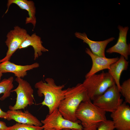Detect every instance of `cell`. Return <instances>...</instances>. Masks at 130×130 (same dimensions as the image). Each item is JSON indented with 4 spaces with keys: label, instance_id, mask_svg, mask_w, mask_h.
I'll return each instance as SVG.
<instances>
[{
    "label": "cell",
    "instance_id": "obj_1",
    "mask_svg": "<svg viewBox=\"0 0 130 130\" xmlns=\"http://www.w3.org/2000/svg\"><path fill=\"white\" fill-rule=\"evenodd\" d=\"M90 99L86 89L81 83L65 90L64 98L58 109L65 118L73 122L80 121L76 116V111L82 102Z\"/></svg>",
    "mask_w": 130,
    "mask_h": 130
},
{
    "label": "cell",
    "instance_id": "obj_2",
    "mask_svg": "<svg viewBox=\"0 0 130 130\" xmlns=\"http://www.w3.org/2000/svg\"><path fill=\"white\" fill-rule=\"evenodd\" d=\"M34 87L37 89L38 96L44 97L41 104L48 108L49 114L58 108L64 98L65 90L63 89L64 85H57L52 78H46L45 81L41 80L36 83Z\"/></svg>",
    "mask_w": 130,
    "mask_h": 130
},
{
    "label": "cell",
    "instance_id": "obj_3",
    "mask_svg": "<svg viewBox=\"0 0 130 130\" xmlns=\"http://www.w3.org/2000/svg\"><path fill=\"white\" fill-rule=\"evenodd\" d=\"M105 113L89 99L80 104L76 116L81 123L83 130H96L100 123L107 120Z\"/></svg>",
    "mask_w": 130,
    "mask_h": 130
},
{
    "label": "cell",
    "instance_id": "obj_4",
    "mask_svg": "<svg viewBox=\"0 0 130 130\" xmlns=\"http://www.w3.org/2000/svg\"><path fill=\"white\" fill-rule=\"evenodd\" d=\"M82 84L86 89L91 101L102 94L109 88L115 84L110 73L104 72L85 78Z\"/></svg>",
    "mask_w": 130,
    "mask_h": 130
},
{
    "label": "cell",
    "instance_id": "obj_5",
    "mask_svg": "<svg viewBox=\"0 0 130 130\" xmlns=\"http://www.w3.org/2000/svg\"><path fill=\"white\" fill-rule=\"evenodd\" d=\"M119 90L116 84L109 88L102 94L93 100L95 105L105 112L112 113L123 103Z\"/></svg>",
    "mask_w": 130,
    "mask_h": 130
},
{
    "label": "cell",
    "instance_id": "obj_6",
    "mask_svg": "<svg viewBox=\"0 0 130 130\" xmlns=\"http://www.w3.org/2000/svg\"><path fill=\"white\" fill-rule=\"evenodd\" d=\"M15 80L18 85L11 92L16 93V101L13 106L10 105L9 108L10 110L24 109L28 106H30L34 104L33 90L30 84L22 78L16 77Z\"/></svg>",
    "mask_w": 130,
    "mask_h": 130
},
{
    "label": "cell",
    "instance_id": "obj_7",
    "mask_svg": "<svg viewBox=\"0 0 130 130\" xmlns=\"http://www.w3.org/2000/svg\"><path fill=\"white\" fill-rule=\"evenodd\" d=\"M44 129L61 130L65 128L76 129L83 130L81 124L78 122H73L65 118L58 108L46 116L41 121Z\"/></svg>",
    "mask_w": 130,
    "mask_h": 130
},
{
    "label": "cell",
    "instance_id": "obj_8",
    "mask_svg": "<svg viewBox=\"0 0 130 130\" xmlns=\"http://www.w3.org/2000/svg\"><path fill=\"white\" fill-rule=\"evenodd\" d=\"M26 30L18 26L14 27L7 34L5 42L8 48L5 56L0 59V63L9 61L13 54L19 49L27 34Z\"/></svg>",
    "mask_w": 130,
    "mask_h": 130
},
{
    "label": "cell",
    "instance_id": "obj_9",
    "mask_svg": "<svg viewBox=\"0 0 130 130\" xmlns=\"http://www.w3.org/2000/svg\"><path fill=\"white\" fill-rule=\"evenodd\" d=\"M126 103H122L110 114L117 130H130V107Z\"/></svg>",
    "mask_w": 130,
    "mask_h": 130
},
{
    "label": "cell",
    "instance_id": "obj_10",
    "mask_svg": "<svg viewBox=\"0 0 130 130\" xmlns=\"http://www.w3.org/2000/svg\"><path fill=\"white\" fill-rule=\"evenodd\" d=\"M85 52L90 57L92 62L91 68L85 75V78L96 74L101 70L105 69L109 70L110 65L119 59L118 57L109 58L98 56L93 54L91 50L87 48H86Z\"/></svg>",
    "mask_w": 130,
    "mask_h": 130
},
{
    "label": "cell",
    "instance_id": "obj_11",
    "mask_svg": "<svg viewBox=\"0 0 130 130\" xmlns=\"http://www.w3.org/2000/svg\"><path fill=\"white\" fill-rule=\"evenodd\" d=\"M118 28L119 31L118 38L116 44L108 48L106 52L109 53L116 52L120 54L127 60L128 56L130 54V44H127L126 37L129 28L128 26L119 25Z\"/></svg>",
    "mask_w": 130,
    "mask_h": 130
},
{
    "label": "cell",
    "instance_id": "obj_12",
    "mask_svg": "<svg viewBox=\"0 0 130 130\" xmlns=\"http://www.w3.org/2000/svg\"><path fill=\"white\" fill-rule=\"evenodd\" d=\"M77 38L82 40L83 42L87 44L92 52L98 56L105 57V51L107 44L115 39L113 37L102 41H95L89 39L85 32H76L75 34Z\"/></svg>",
    "mask_w": 130,
    "mask_h": 130
},
{
    "label": "cell",
    "instance_id": "obj_13",
    "mask_svg": "<svg viewBox=\"0 0 130 130\" xmlns=\"http://www.w3.org/2000/svg\"><path fill=\"white\" fill-rule=\"evenodd\" d=\"M37 62L30 65H19L7 61L0 63V71L3 73L7 72L14 74L17 77H24L27 75V71L39 66Z\"/></svg>",
    "mask_w": 130,
    "mask_h": 130
},
{
    "label": "cell",
    "instance_id": "obj_14",
    "mask_svg": "<svg viewBox=\"0 0 130 130\" xmlns=\"http://www.w3.org/2000/svg\"><path fill=\"white\" fill-rule=\"evenodd\" d=\"M6 112L7 114L6 119L8 121L13 120L20 123L42 126L41 122L28 110L23 112L20 110H9Z\"/></svg>",
    "mask_w": 130,
    "mask_h": 130
},
{
    "label": "cell",
    "instance_id": "obj_15",
    "mask_svg": "<svg viewBox=\"0 0 130 130\" xmlns=\"http://www.w3.org/2000/svg\"><path fill=\"white\" fill-rule=\"evenodd\" d=\"M12 4H15L22 9L27 11L29 17L26 19V24L31 23L34 28L36 22V7L34 2L32 0H8L7 4V9L5 13H7L10 6Z\"/></svg>",
    "mask_w": 130,
    "mask_h": 130
},
{
    "label": "cell",
    "instance_id": "obj_16",
    "mask_svg": "<svg viewBox=\"0 0 130 130\" xmlns=\"http://www.w3.org/2000/svg\"><path fill=\"white\" fill-rule=\"evenodd\" d=\"M42 43L41 37L37 35L35 33L31 35L27 33L19 49L27 48L29 46H32L34 51V59L36 60L42 55L43 52L49 51L48 49L43 46Z\"/></svg>",
    "mask_w": 130,
    "mask_h": 130
},
{
    "label": "cell",
    "instance_id": "obj_17",
    "mask_svg": "<svg viewBox=\"0 0 130 130\" xmlns=\"http://www.w3.org/2000/svg\"><path fill=\"white\" fill-rule=\"evenodd\" d=\"M129 63L123 56H121L117 61L110 65L108 70V72L113 78L119 91L121 86L120 83V76L122 72L127 69Z\"/></svg>",
    "mask_w": 130,
    "mask_h": 130
},
{
    "label": "cell",
    "instance_id": "obj_18",
    "mask_svg": "<svg viewBox=\"0 0 130 130\" xmlns=\"http://www.w3.org/2000/svg\"><path fill=\"white\" fill-rule=\"evenodd\" d=\"M13 77L11 76L8 78H5L0 82V94L3 95L0 100H3L9 97L11 91L13 88Z\"/></svg>",
    "mask_w": 130,
    "mask_h": 130
},
{
    "label": "cell",
    "instance_id": "obj_19",
    "mask_svg": "<svg viewBox=\"0 0 130 130\" xmlns=\"http://www.w3.org/2000/svg\"><path fill=\"white\" fill-rule=\"evenodd\" d=\"M120 92L124 98L125 102L130 104V79L124 81L121 85Z\"/></svg>",
    "mask_w": 130,
    "mask_h": 130
},
{
    "label": "cell",
    "instance_id": "obj_20",
    "mask_svg": "<svg viewBox=\"0 0 130 130\" xmlns=\"http://www.w3.org/2000/svg\"><path fill=\"white\" fill-rule=\"evenodd\" d=\"M43 129L42 126H36L17 123L12 126L8 127V130H42Z\"/></svg>",
    "mask_w": 130,
    "mask_h": 130
},
{
    "label": "cell",
    "instance_id": "obj_21",
    "mask_svg": "<svg viewBox=\"0 0 130 130\" xmlns=\"http://www.w3.org/2000/svg\"><path fill=\"white\" fill-rule=\"evenodd\" d=\"M115 129L112 121L107 120L100 123L96 130H114Z\"/></svg>",
    "mask_w": 130,
    "mask_h": 130
},
{
    "label": "cell",
    "instance_id": "obj_22",
    "mask_svg": "<svg viewBox=\"0 0 130 130\" xmlns=\"http://www.w3.org/2000/svg\"><path fill=\"white\" fill-rule=\"evenodd\" d=\"M8 127L6 126L5 123L0 121V130H8Z\"/></svg>",
    "mask_w": 130,
    "mask_h": 130
},
{
    "label": "cell",
    "instance_id": "obj_23",
    "mask_svg": "<svg viewBox=\"0 0 130 130\" xmlns=\"http://www.w3.org/2000/svg\"><path fill=\"white\" fill-rule=\"evenodd\" d=\"M7 116L6 112L3 111L0 107V118L6 119Z\"/></svg>",
    "mask_w": 130,
    "mask_h": 130
},
{
    "label": "cell",
    "instance_id": "obj_24",
    "mask_svg": "<svg viewBox=\"0 0 130 130\" xmlns=\"http://www.w3.org/2000/svg\"><path fill=\"white\" fill-rule=\"evenodd\" d=\"M2 73L0 71V81L1 80V78L2 76Z\"/></svg>",
    "mask_w": 130,
    "mask_h": 130
},
{
    "label": "cell",
    "instance_id": "obj_25",
    "mask_svg": "<svg viewBox=\"0 0 130 130\" xmlns=\"http://www.w3.org/2000/svg\"><path fill=\"white\" fill-rule=\"evenodd\" d=\"M61 130H72V129L69 128H65Z\"/></svg>",
    "mask_w": 130,
    "mask_h": 130
},
{
    "label": "cell",
    "instance_id": "obj_26",
    "mask_svg": "<svg viewBox=\"0 0 130 130\" xmlns=\"http://www.w3.org/2000/svg\"><path fill=\"white\" fill-rule=\"evenodd\" d=\"M72 130H81L80 129H72Z\"/></svg>",
    "mask_w": 130,
    "mask_h": 130
},
{
    "label": "cell",
    "instance_id": "obj_27",
    "mask_svg": "<svg viewBox=\"0 0 130 130\" xmlns=\"http://www.w3.org/2000/svg\"><path fill=\"white\" fill-rule=\"evenodd\" d=\"M42 130H55L54 129H43Z\"/></svg>",
    "mask_w": 130,
    "mask_h": 130
}]
</instances>
